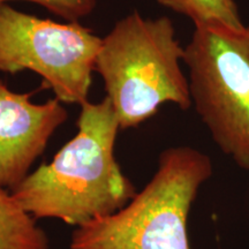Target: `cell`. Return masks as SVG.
I'll return each instance as SVG.
<instances>
[{
  "label": "cell",
  "mask_w": 249,
  "mask_h": 249,
  "mask_svg": "<svg viewBox=\"0 0 249 249\" xmlns=\"http://www.w3.org/2000/svg\"><path fill=\"white\" fill-rule=\"evenodd\" d=\"M80 107L74 138L11 192L36 220L81 227L117 213L136 195L114 156L120 126L111 102L87 101Z\"/></svg>",
  "instance_id": "6da1fadb"
},
{
  "label": "cell",
  "mask_w": 249,
  "mask_h": 249,
  "mask_svg": "<svg viewBox=\"0 0 249 249\" xmlns=\"http://www.w3.org/2000/svg\"><path fill=\"white\" fill-rule=\"evenodd\" d=\"M183 58L185 48L167 17L144 18L133 11L102 37L95 71L121 130L145 123L166 103L183 111L192 107Z\"/></svg>",
  "instance_id": "7a4b0ae2"
},
{
  "label": "cell",
  "mask_w": 249,
  "mask_h": 249,
  "mask_svg": "<svg viewBox=\"0 0 249 249\" xmlns=\"http://www.w3.org/2000/svg\"><path fill=\"white\" fill-rule=\"evenodd\" d=\"M213 173V160L198 149H165L144 188L117 213L76 227L70 249H191L189 213Z\"/></svg>",
  "instance_id": "3957f363"
},
{
  "label": "cell",
  "mask_w": 249,
  "mask_h": 249,
  "mask_svg": "<svg viewBox=\"0 0 249 249\" xmlns=\"http://www.w3.org/2000/svg\"><path fill=\"white\" fill-rule=\"evenodd\" d=\"M192 104L211 139L249 171V24L195 27L185 46Z\"/></svg>",
  "instance_id": "277c9868"
},
{
  "label": "cell",
  "mask_w": 249,
  "mask_h": 249,
  "mask_svg": "<svg viewBox=\"0 0 249 249\" xmlns=\"http://www.w3.org/2000/svg\"><path fill=\"white\" fill-rule=\"evenodd\" d=\"M102 37L79 22H58L0 5V71H31L62 104L88 101Z\"/></svg>",
  "instance_id": "5b68a950"
},
{
  "label": "cell",
  "mask_w": 249,
  "mask_h": 249,
  "mask_svg": "<svg viewBox=\"0 0 249 249\" xmlns=\"http://www.w3.org/2000/svg\"><path fill=\"white\" fill-rule=\"evenodd\" d=\"M35 92H17L0 80V188L12 192L29 176L68 113L57 98L31 102Z\"/></svg>",
  "instance_id": "8992f818"
},
{
  "label": "cell",
  "mask_w": 249,
  "mask_h": 249,
  "mask_svg": "<svg viewBox=\"0 0 249 249\" xmlns=\"http://www.w3.org/2000/svg\"><path fill=\"white\" fill-rule=\"evenodd\" d=\"M49 238L36 219L0 188V249H49Z\"/></svg>",
  "instance_id": "52a82bcc"
},
{
  "label": "cell",
  "mask_w": 249,
  "mask_h": 249,
  "mask_svg": "<svg viewBox=\"0 0 249 249\" xmlns=\"http://www.w3.org/2000/svg\"><path fill=\"white\" fill-rule=\"evenodd\" d=\"M164 7L185 15L195 27L241 30L246 27L235 0H156Z\"/></svg>",
  "instance_id": "ba28073f"
},
{
  "label": "cell",
  "mask_w": 249,
  "mask_h": 249,
  "mask_svg": "<svg viewBox=\"0 0 249 249\" xmlns=\"http://www.w3.org/2000/svg\"><path fill=\"white\" fill-rule=\"evenodd\" d=\"M11 1L33 2L66 22H80L93 13L98 0H0V5Z\"/></svg>",
  "instance_id": "9c48e42d"
}]
</instances>
